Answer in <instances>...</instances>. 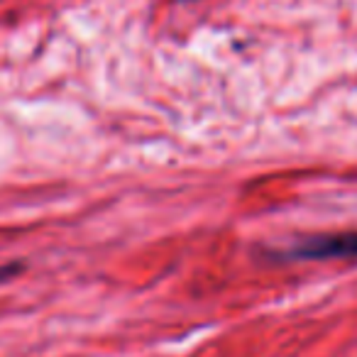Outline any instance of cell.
Instances as JSON below:
<instances>
[{"label":"cell","instance_id":"obj_1","mask_svg":"<svg viewBox=\"0 0 357 357\" xmlns=\"http://www.w3.org/2000/svg\"><path fill=\"white\" fill-rule=\"evenodd\" d=\"M289 259H347L357 257V233L326 235L296 245L287 252Z\"/></svg>","mask_w":357,"mask_h":357}]
</instances>
